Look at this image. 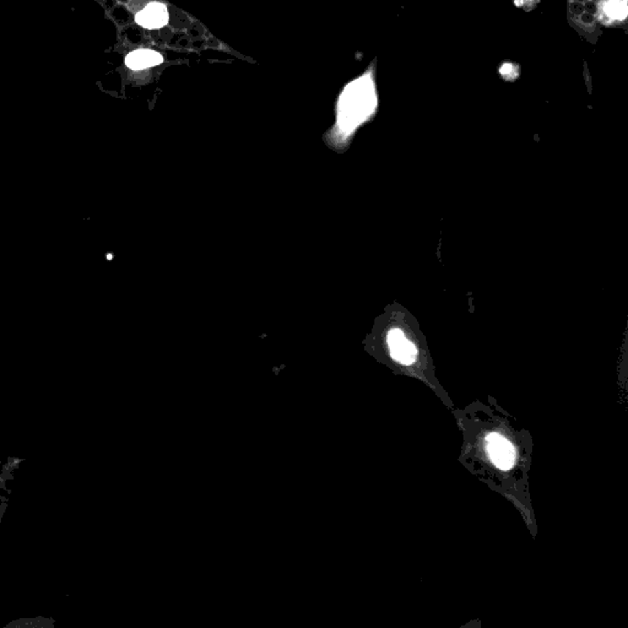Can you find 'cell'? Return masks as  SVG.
I'll list each match as a JSON object with an SVG mask.
<instances>
[{
    "mask_svg": "<svg viewBox=\"0 0 628 628\" xmlns=\"http://www.w3.org/2000/svg\"><path fill=\"white\" fill-rule=\"evenodd\" d=\"M375 92L367 78L348 86L339 106V124L346 133L355 129L375 108Z\"/></svg>",
    "mask_w": 628,
    "mask_h": 628,
    "instance_id": "6da1fadb",
    "label": "cell"
},
{
    "mask_svg": "<svg viewBox=\"0 0 628 628\" xmlns=\"http://www.w3.org/2000/svg\"><path fill=\"white\" fill-rule=\"evenodd\" d=\"M488 441V453H490V457L494 461V465L499 466V469H503V470L510 469L516 459V453H514L512 444L497 433L490 435Z\"/></svg>",
    "mask_w": 628,
    "mask_h": 628,
    "instance_id": "7a4b0ae2",
    "label": "cell"
},
{
    "mask_svg": "<svg viewBox=\"0 0 628 628\" xmlns=\"http://www.w3.org/2000/svg\"><path fill=\"white\" fill-rule=\"evenodd\" d=\"M388 345L390 348L392 359L404 365H411L416 357V348L412 342L405 337L404 333L392 329L388 334Z\"/></svg>",
    "mask_w": 628,
    "mask_h": 628,
    "instance_id": "3957f363",
    "label": "cell"
},
{
    "mask_svg": "<svg viewBox=\"0 0 628 628\" xmlns=\"http://www.w3.org/2000/svg\"><path fill=\"white\" fill-rule=\"evenodd\" d=\"M135 20L143 28H163L166 23H169V12L163 4L151 3L136 15Z\"/></svg>",
    "mask_w": 628,
    "mask_h": 628,
    "instance_id": "277c9868",
    "label": "cell"
},
{
    "mask_svg": "<svg viewBox=\"0 0 628 628\" xmlns=\"http://www.w3.org/2000/svg\"><path fill=\"white\" fill-rule=\"evenodd\" d=\"M163 62V56L152 50H136V51L132 52L125 59V64L133 70H141L146 67H155Z\"/></svg>",
    "mask_w": 628,
    "mask_h": 628,
    "instance_id": "5b68a950",
    "label": "cell"
},
{
    "mask_svg": "<svg viewBox=\"0 0 628 628\" xmlns=\"http://www.w3.org/2000/svg\"><path fill=\"white\" fill-rule=\"evenodd\" d=\"M620 12L626 15V6L620 0H611L607 6V12L614 17H620Z\"/></svg>",
    "mask_w": 628,
    "mask_h": 628,
    "instance_id": "8992f818",
    "label": "cell"
}]
</instances>
